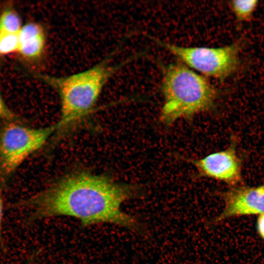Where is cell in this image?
I'll return each instance as SVG.
<instances>
[{"label":"cell","mask_w":264,"mask_h":264,"mask_svg":"<svg viewBox=\"0 0 264 264\" xmlns=\"http://www.w3.org/2000/svg\"><path fill=\"white\" fill-rule=\"evenodd\" d=\"M155 44L170 52L189 68L206 77L223 82L236 73L241 65L244 40L224 46H182L146 34Z\"/></svg>","instance_id":"4"},{"label":"cell","mask_w":264,"mask_h":264,"mask_svg":"<svg viewBox=\"0 0 264 264\" xmlns=\"http://www.w3.org/2000/svg\"><path fill=\"white\" fill-rule=\"evenodd\" d=\"M195 168L197 175L235 186L242 180L241 161L234 144L225 150L200 158H185Z\"/></svg>","instance_id":"6"},{"label":"cell","mask_w":264,"mask_h":264,"mask_svg":"<svg viewBox=\"0 0 264 264\" xmlns=\"http://www.w3.org/2000/svg\"><path fill=\"white\" fill-rule=\"evenodd\" d=\"M160 66L163 102L159 121L162 124L170 126L178 120L214 110L221 92L207 77L179 60Z\"/></svg>","instance_id":"3"},{"label":"cell","mask_w":264,"mask_h":264,"mask_svg":"<svg viewBox=\"0 0 264 264\" xmlns=\"http://www.w3.org/2000/svg\"><path fill=\"white\" fill-rule=\"evenodd\" d=\"M121 45L91 67L65 76H54L35 72L37 78L57 92L61 102V118L56 123L57 132L64 133L91 113L105 85L122 67L136 58L132 56L123 62L111 65L113 56Z\"/></svg>","instance_id":"2"},{"label":"cell","mask_w":264,"mask_h":264,"mask_svg":"<svg viewBox=\"0 0 264 264\" xmlns=\"http://www.w3.org/2000/svg\"><path fill=\"white\" fill-rule=\"evenodd\" d=\"M18 54L24 62L36 64L44 57L46 47L45 29L37 22H30L22 25L19 32Z\"/></svg>","instance_id":"8"},{"label":"cell","mask_w":264,"mask_h":264,"mask_svg":"<svg viewBox=\"0 0 264 264\" xmlns=\"http://www.w3.org/2000/svg\"><path fill=\"white\" fill-rule=\"evenodd\" d=\"M19 46V33L0 32V56L18 53Z\"/></svg>","instance_id":"11"},{"label":"cell","mask_w":264,"mask_h":264,"mask_svg":"<svg viewBox=\"0 0 264 264\" xmlns=\"http://www.w3.org/2000/svg\"><path fill=\"white\" fill-rule=\"evenodd\" d=\"M0 119L4 121H20V118L9 109L5 102L0 90Z\"/></svg>","instance_id":"12"},{"label":"cell","mask_w":264,"mask_h":264,"mask_svg":"<svg viewBox=\"0 0 264 264\" xmlns=\"http://www.w3.org/2000/svg\"><path fill=\"white\" fill-rule=\"evenodd\" d=\"M57 124L35 128L20 121H6L0 126V178H8L32 154L42 148Z\"/></svg>","instance_id":"5"},{"label":"cell","mask_w":264,"mask_h":264,"mask_svg":"<svg viewBox=\"0 0 264 264\" xmlns=\"http://www.w3.org/2000/svg\"><path fill=\"white\" fill-rule=\"evenodd\" d=\"M22 25L21 18L13 5H5L0 13V32L19 33Z\"/></svg>","instance_id":"9"},{"label":"cell","mask_w":264,"mask_h":264,"mask_svg":"<svg viewBox=\"0 0 264 264\" xmlns=\"http://www.w3.org/2000/svg\"><path fill=\"white\" fill-rule=\"evenodd\" d=\"M229 7L238 22H249L258 7L257 0H233L229 2Z\"/></svg>","instance_id":"10"},{"label":"cell","mask_w":264,"mask_h":264,"mask_svg":"<svg viewBox=\"0 0 264 264\" xmlns=\"http://www.w3.org/2000/svg\"><path fill=\"white\" fill-rule=\"evenodd\" d=\"M3 203L1 194L0 193V250L3 247L2 238V220H3Z\"/></svg>","instance_id":"13"},{"label":"cell","mask_w":264,"mask_h":264,"mask_svg":"<svg viewBox=\"0 0 264 264\" xmlns=\"http://www.w3.org/2000/svg\"><path fill=\"white\" fill-rule=\"evenodd\" d=\"M220 195L225 203L224 209L210 224L234 217L264 214V185L235 186Z\"/></svg>","instance_id":"7"},{"label":"cell","mask_w":264,"mask_h":264,"mask_svg":"<svg viewBox=\"0 0 264 264\" xmlns=\"http://www.w3.org/2000/svg\"><path fill=\"white\" fill-rule=\"evenodd\" d=\"M142 196L140 188L135 185L81 171L63 176L17 204L31 210L29 222L67 216L78 220L83 227L110 223L143 235L144 225L121 209L125 201Z\"/></svg>","instance_id":"1"},{"label":"cell","mask_w":264,"mask_h":264,"mask_svg":"<svg viewBox=\"0 0 264 264\" xmlns=\"http://www.w3.org/2000/svg\"><path fill=\"white\" fill-rule=\"evenodd\" d=\"M257 229L260 237L264 239V214L259 215L258 218Z\"/></svg>","instance_id":"14"}]
</instances>
